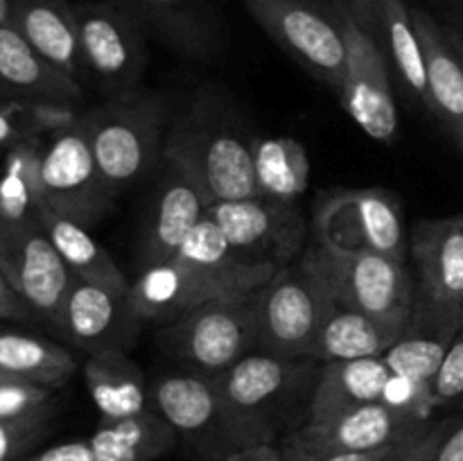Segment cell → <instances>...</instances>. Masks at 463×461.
Listing matches in <instances>:
<instances>
[{"mask_svg":"<svg viewBox=\"0 0 463 461\" xmlns=\"http://www.w3.org/2000/svg\"><path fill=\"white\" fill-rule=\"evenodd\" d=\"M52 407H57V389L21 380L0 384V419H21Z\"/></svg>","mask_w":463,"mask_h":461,"instance_id":"cell-36","label":"cell"},{"mask_svg":"<svg viewBox=\"0 0 463 461\" xmlns=\"http://www.w3.org/2000/svg\"><path fill=\"white\" fill-rule=\"evenodd\" d=\"M256 138L233 99L215 84H206L170 118L163 161L181 167L199 185L208 206L258 197Z\"/></svg>","mask_w":463,"mask_h":461,"instance_id":"cell-1","label":"cell"},{"mask_svg":"<svg viewBox=\"0 0 463 461\" xmlns=\"http://www.w3.org/2000/svg\"><path fill=\"white\" fill-rule=\"evenodd\" d=\"M0 369L21 382L59 389L77 371V360L59 343L39 334L0 328Z\"/></svg>","mask_w":463,"mask_h":461,"instance_id":"cell-31","label":"cell"},{"mask_svg":"<svg viewBox=\"0 0 463 461\" xmlns=\"http://www.w3.org/2000/svg\"><path fill=\"white\" fill-rule=\"evenodd\" d=\"M450 25L463 27V0H437Z\"/></svg>","mask_w":463,"mask_h":461,"instance_id":"cell-45","label":"cell"},{"mask_svg":"<svg viewBox=\"0 0 463 461\" xmlns=\"http://www.w3.org/2000/svg\"><path fill=\"white\" fill-rule=\"evenodd\" d=\"M7 3L9 23L21 32L23 39L63 75L75 80L80 86L89 84L72 0H7Z\"/></svg>","mask_w":463,"mask_h":461,"instance_id":"cell-22","label":"cell"},{"mask_svg":"<svg viewBox=\"0 0 463 461\" xmlns=\"http://www.w3.org/2000/svg\"><path fill=\"white\" fill-rule=\"evenodd\" d=\"M206 215L220 226L235 256L274 269L298 260L310 229L297 203L274 202L260 194L211 203Z\"/></svg>","mask_w":463,"mask_h":461,"instance_id":"cell-13","label":"cell"},{"mask_svg":"<svg viewBox=\"0 0 463 461\" xmlns=\"http://www.w3.org/2000/svg\"><path fill=\"white\" fill-rule=\"evenodd\" d=\"M9 23V3L7 0H0V25Z\"/></svg>","mask_w":463,"mask_h":461,"instance_id":"cell-47","label":"cell"},{"mask_svg":"<svg viewBox=\"0 0 463 461\" xmlns=\"http://www.w3.org/2000/svg\"><path fill=\"white\" fill-rule=\"evenodd\" d=\"M337 12L346 36V71L337 93L344 111L369 138L392 145L401 127L392 90V63L375 32L362 27L342 9Z\"/></svg>","mask_w":463,"mask_h":461,"instance_id":"cell-14","label":"cell"},{"mask_svg":"<svg viewBox=\"0 0 463 461\" xmlns=\"http://www.w3.org/2000/svg\"><path fill=\"white\" fill-rule=\"evenodd\" d=\"M393 373L384 357L326 362L317 378L307 420H326L384 398ZM306 420V423H307Z\"/></svg>","mask_w":463,"mask_h":461,"instance_id":"cell-25","label":"cell"},{"mask_svg":"<svg viewBox=\"0 0 463 461\" xmlns=\"http://www.w3.org/2000/svg\"><path fill=\"white\" fill-rule=\"evenodd\" d=\"M54 414L57 407L21 419H0V461H23L39 450L52 432Z\"/></svg>","mask_w":463,"mask_h":461,"instance_id":"cell-35","label":"cell"},{"mask_svg":"<svg viewBox=\"0 0 463 461\" xmlns=\"http://www.w3.org/2000/svg\"><path fill=\"white\" fill-rule=\"evenodd\" d=\"M80 118L75 104L48 99L0 98V152L30 138H43Z\"/></svg>","mask_w":463,"mask_h":461,"instance_id":"cell-34","label":"cell"},{"mask_svg":"<svg viewBox=\"0 0 463 461\" xmlns=\"http://www.w3.org/2000/svg\"><path fill=\"white\" fill-rule=\"evenodd\" d=\"M95 461H158L179 446L175 428L154 411L99 420L89 437Z\"/></svg>","mask_w":463,"mask_h":461,"instance_id":"cell-27","label":"cell"},{"mask_svg":"<svg viewBox=\"0 0 463 461\" xmlns=\"http://www.w3.org/2000/svg\"><path fill=\"white\" fill-rule=\"evenodd\" d=\"M401 330L373 319L360 310L335 301L321 324L310 357L319 362L362 360L380 357L396 343Z\"/></svg>","mask_w":463,"mask_h":461,"instance_id":"cell-28","label":"cell"},{"mask_svg":"<svg viewBox=\"0 0 463 461\" xmlns=\"http://www.w3.org/2000/svg\"><path fill=\"white\" fill-rule=\"evenodd\" d=\"M428 68V108L463 152V63L428 9L411 7Z\"/></svg>","mask_w":463,"mask_h":461,"instance_id":"cell-24","label":"cell"},{"mask_svg":"<svg viewBox=\"0 0 463 461\" xmlns=\"http://www.w3.org/2000/svg\"><path fill=\"white\" fill-rule=\"evenodd\" d=\"M149 34L194 61L215 59L224 48V21L215 0H131Z\"/></svg>","mask_w":463,"mask_h":461,"instance_id":"cell-20","label":"cell"},{"mask_svg":"<svg viewBox=\"0 0 463 461\" xmlns=\"http://www.w3.org/2000/svg\"><path fill=\"white\" fill-rule=\"evenodd\" d=\"M428 396L432 409L448 407L463 398V325L459 333H457L455 342L448 348L437 375L430 382Z\"/></svg>","mask_w":463,"mask_h":461,"instance_id":"cell-37","label":"cell"},{"mask_svg":"<svg viewBox=\"0 0 463 461\" xmlns=\"http://www.w3.org/2000/svg\"><path fill=\"white\" fill-rule=\"evenodd\" d=\"M441 25H443V34H446L448 43H450V48L455 50V54L463 63V27L450 25V23H441Z\"/></svg>","mask_w":463,"mask_h":461,"instance_id":"cell-46","label":"cell"},{"mask_svg":"<svg viewBox=\"0 0 463 461\" xmlns=\"http://www.w3.org/2000/svg\"><path fill=\"white\" fill-rule=\"evenodd\" d=\"M298 258L342 306L364 312L401 333L414 316L416 283L405 262L317 240Z\"/></svg>","mask_w":463,"mask_h":461,"instance_id":"cell-5","label":"cell"},{"mask_svg":"<svg viewBox=\"0 0 463 461\" xmlns=\"http://www.w3.org/2000/svg\"><path fill=\"white\" fill-rule=\"evenodd\" d=\"M163 170L154 188L149 215L140 238V267L170 260L194 226L206 217L208 202L199 185L181 167L161 161Z\"/></svg>","mask_w":463,"mask_h":461,"instance_id":"cell-19","label":"cell"},{"mask_svg":"<svg viewBox=\"0 0 463 461\" xmlns=\"http://www.w3.org/2000/svg\"><path fill=\"white\" fill-rule=\"evenodd\" d=\"M0 98L77 104L84 86L45 61L12 23L0 25Z\"/></svg>","mask_w":463,"mask_h":461,"instance_id":"cell-23","label":"cell"},{"mask_svg":"<svg viewBox=\"0 0 463 461\" xmlns=\"http://www.w3.org/2000/svg\"><path fill=\"white\" fill-rule=\"evenodd\" d=\"M23 461H95V456L89 438H72V441L39 447Z\"/></svg>","mask_w":463,"mask_h":461,"instance_id":"cell-39","label":"cell"},{"mask_svg":"<svg viewBox=\"0 0 463 461\" xmlns=\"http://www.w3.org/2000/svg\"><path fill=\"white\" fill-rule=\"evenodd\" d=\"M12 380H16V378H12V375H9V373H5V371L0 369V384H5V382H12Z\"/></svg>","mask_w":463,"mask_h":461,"instance_id":"cell-48","label":"cell"},{"mask_svg":"<svg viewBox=\"0 0 463 461\" xmlns=\"http://www.w3.org/2000/svg\"><path fill=\"white\" fill-rule=\"evenodd\" d=\"M461 325L463 310H448L416 301L411 321L396 343L383 355L393 378L430 389V382L437 375Z\"/></svg>","mask_w":463,"mask_h":461,"instance_id":"cell-21","label":"cell"},{"mask_svg":"<svg viewBox=\"0 0 463 461\" xmlns=\"http://www.w3.org/2000/svg\"><path fill=\"white\" fill-rule=\"evenodd\" d=\"M430 428V425H428ZM425 428V429H428ZM423 429V432H425ZM423 432H419L416 437H420ZM416 437L407 438L405 443H398V446H392V447H384V450H378V452H364V455H333V456H319V455H310V452L301 450L298 446H294V443L285 441V438H280V446H283V461H393L398 455H401L402 450H405L407 446H410L411 441H414Z\"/></svg>","mask_w":463,"mask_h":461,"instance_id":"cell-38","label":"cell"},{"mask_svg":"<svg viewBox=\"0 0 463 461\" xmlns=\"http://www.w3.org/2000/svg\"><path fill=\"white\" fill-rule=\"evenodd\" d=\"M253 174L260 197L297 203L310 185V158L292 136H258L253 145Z\"/></svg>","mask_w":463,"mask_h":461,"instance_id":"cell-30","label":"cell"},{"mask_svg":"<svg viewBox=\"0 0 463 461\" xmlns=\"http://www.w3.org/2000/svg\"><path fill=\"white\" fill-rule=\"evenodd\" d=\"M43 138L23 140L3 154V163H0V220L23 221L39 217V206L43 202L39 181Z\"/></svg>","mask_w":463,"mask_h":461,"instance_id":"cell-33","label":"cell"},{"mask_svg":"<svg viewBox=\"0 0 463 461\" xmlns=\"http://www.w3.org/2000/svg\"><path fill=\"white\" fill-rule=\"evenodd\" d=\"M143 324L129 292L118 294L72 276L54 333L90 355L98 351H129Z\"/></svg>","mask_w":463,"mask_h":461,"instance_id":"cell-17","label":"cell"},{"mask_svg":"<svg viewBox=\"0 0 463 461\" xmlns=\"http://www.w3.org/2000/svg\"><path fill=\"white\" fill-rule=\"evenodd\" d=\"M249 16L315 80L339 93L346 71V36L328 0H242Z\"/></svg>","mask_w":463,"mask_h":461,"instance_id":"cell-8","label":"cell"},{"mask_svg":"<svg viewBox=\"0 0 463 461\" xmlns=\"http://www.w3.org/2000/svg\"><path fill=\"white\" fill-rule=\"evenodd\" d=\"M328 3L346 12L351 18H355L362 27L378 34V7H375V0H328Z\"/></svg>","mask_w":463,"mask_h":461,"instance_id":"cell-43","label":"cell"},{"mask_svg":"<svg viewBox=\"0 0 463 461\" xmlns=\"http://www.w3.org/2000/svg\"><path fill=\"white\" fill-rule=\"evenodd\" d=\"M459 217H461V221H463V212H459Z\"/></svg>","mask_w":463,"mask_h":461,"instance_id":"cell-50","label":"cell"},{"mask_svg":"<svg viewBox=\"0 0 463 461\" xmlns=\"http://www.w3.org/2000/svg\"><path fill=\"white\" fill-rule=\"evenodd\" d=\"M39 220L43 224L45 233L50 235L52 244L57 247L61 260L66 262V267L75 278L93 285H102V287L118 294L129 292L131 283L127 280L125 271L118 267V262L113 260L107 247H102L90 235V229L57 215L43 202L39 206Z\"/></svg>","mask_w":463,"mask_h":461,"instance_id":"cell-29","label":"cell"},{"mask_svg":"<svg viewBox=\"0 0 463 461\" xmlns=\"http://www.w3.org/2000/svg\"><path fill=\"white\" fill-rule=\"evenodd\" d=\"M416 301L463 310V221L459 215L425 220L410 238Z\"/></svg>","mask_w":463,"mask_h":461,"instance_id":"cell-18","label":"cell"},{"mask_svg":"<svg viewBox=\"0 0 463 461\" xmlns=\"http://www.w3.org/2000/svg\"><path fill=\"white\" fill-rule=\"evenodd\" d=\"M312 230L317 242L362 249L405 262L410 258L402 208L387 188H337L317 202Z\"/></svg>","mask_w":463,"mask_h":461,"instance_id":"cell-11","label":"cell"},{"mask_svg":"<svg viewBox=\"0 0 463 461\" xmlns=\"http://www.w3.org/2000/svg\"><path fill=\"white\" fill-rule=\"evenodd\" d=\"M39 181L45 206L86 229H93L116 206L118 193L95 161L81 118L45 136Z\"/></svg>","mask_w":463,"mask_h":461,"instance_id":"cell-10","label":"cell"},{"mask_svg":"<svg viewBox=\"0 0 463 461\" xmlns=\"http://www.w3.org/2000/svg\"><path fill=\"white\" fill-rule=\"evenodd\" d=\"M276 271L235 256L220 226L206 215L170 260L140 271L129 296L140 319L165 325L213 298L256 292Z\"/></svg>","mask_w":463,"mask_h":461,"instance_id":"cell-2","label":"cell"},{"mask_svg":"<svg viewBox=\"0 0 463 461\" xmlns=\"http://www.w3.org/2000/svg\"><path fill=\"white\" fill-rule=\"evenodd\" d=\"M430 461H463V414L450 416L446 434Z\"/></svg>","mask_w":463,"mask_h":461,"instance_id":"cell-42","label":"cell"},{"mask_svg":"<svg viewBox=\"0 0 463 461\" xmlns=\"http://www.w3.org/2000/svg\"><path fill=\"white\" fill-rule=\"evenodd\" d=\"M152 400L193 461H220L256 443L279 441L269 423L231 405L213 375H161L152 382Z\"/></svg>","mask_w":463,"mask_h":461,"instance_id":"cell-3","label":"cell"},{"mask_svg":"<svg viewBox=\"0 0 463 461\" xmlns=\"http://www.w3.org/2000/svg\"><path fill=\"white\" fill-rule=\"evenodd\" d=\"M321 366L324 362L315 357H280L256 351L213 378L231 405L280 432L288 425V416H298L301 423L307 420Z\"/></svg>","mask_w":463,"mask_h":461,"instance_id":"cell-9","label":"cell"},{"mask_svg":"<svg viewBox=\"0 0 463 461\" xmlns=\"http://www.w3.org/2000/svg\"><path fill=\"white\" fill-rule=\"evenodd\" d=\"M0 321H21V324L39 321L34 310L23 301L7 278H0Z\"/></svg>","mask_w":463,"mask_h":461,"instance_id":"cell-41","label":"cell"},{"mask_svg":"<svg viewBox=\"0 0 463 461\" xmlns=\"http://www.w3.org/2000/svg\"><path fill=\"white\" fill-rule=\"evenodd\" d=\"M84 382L90 400L98 407L99 420L154 411L152 384L145 371L127 355V351H98L86 357Z\"/></svg>","mask_w":463,"mask_h":461,"instance_id":"cell-26","label":"cell"},{"mask_svg":"<svg viewBox=\"0 0 463 461\" xmlns=\"http://www.w3.org/2000/svg\"><path fill=\"white\" fill-rule=\"evenodd\" d=\"M260 351L280 357H310L335 298L319 276L298 258L258 292Z\"/></svg>","mask_w":463,"mask_h":461,"instance_id":"cell-12","label":"cell"},{"mask_svg":"<svg viewBox=\"0 0 463 461\" xmlns=\"http://www.w3.org/2000/svg\"><path fill=\"white\" fill-rule=\"evenodd\" d=\"M430 423L432 419L428 416L378 400L333 419L307 420L283 438L310 455H364L405 443L407 438L423 432Z\"/></svg>","mask_w":463,"mask_h":461,"instance_id":"cell-16","label":"cell"},{"mask_svg":"<svg viewBox=\"0 0 463 461\" xmlns=\"http://www.w3.org/2000/svg\"><path fill=\"white\" fill-rule=\"evenodd\" d=\"M0 271L39 321L54 330L72 285V274L39 217L23 221L0 220Z\"/></svg>","mask_w":463,"mask_h":461,"instance_id":"cell-15","label":"cell"},{"mask_svg":"<svg viewBox=\"0 0 463 461\" xmlns=\"http://www.w3.org/2000/svg\"><path fill=\"white\" fill-rule=\"evenodd\" d=\"M86 80L104 99L143 89L149 66L147 25L131 0H75Z\"/></svg>","mask_w":463,"mask_h":461,"instance_id":"cell-7","label":"cell"},{"mask_svg":"<svg viewBox=\"0 0 463 461\" xmlns=\"http://www.w3.org/2000/svg\"><path fill=\"white\" fill-rule=\"evenodd\" d=\"M95 161L118 194L131 188L163 161L170 104L156 90H136L104 99L81 113Z\"/></svg>","mask_w":463,"mask_h":461,"instance_id":"cell-4","label":"cell"},{"mask_svg":"<svg viewBox=\"0 0 463 461\" xmlns=\"http://www.w3.org/2000/svg\"><path fill=\"white\" fill-rule=\"evenodd\" d=\"M258 292L229 294L194 307L172 324L161 325L163 351L188 371L220 375L235 362L260 351Z\"/></svg>","mask_w":463,"mask_h":461,"instance_id":"cell-6","label":"cell"},{"mask_svg":"<svg viewBox=\"0 0 463 461\" xmlns=\"http://www.w3.org/2000/svg\"><path fill=\"white\" fill-rule=\"evenodd\" d=\"M448 423H450V416L432 420V423H430V428L425 429L420 437H416L414 441H411L410 446H407L405 450H402L393 461H430L432 459L439 441H441V437L446 434Z\"/></svg>","mask_w":463,"mask_h":461,"instance_id":"cell-40","label":"cell"},{"mask_svg":"<svg viewBox=\"0 0 463 461\" xmlns=\"http://www.w3.org/2000/svg\"><path fill=\"white\" fill-rule=\"evenodd\" d=\"M378 7V39L389 63L414 98L428 107V68L423 45L416 32L411 7L405 0H375Z\"/></svg>","mask_w":463,"mask_h":461,"instance_id":"cell-32","label":"cell"},{"mask_svg":"<svg viewBox=\"0 0 463 461\" xmlns=\"http://www.w3.org/2000/svg\"><path fill=\"white\" fill-rule=\"evenodd\" d=\"M220 461H283V446L279 441H267L233 452Z\"/></svg>","mask_w":463,"mask_h":461,"instance_id":"cell-44","label":"cell"},{"mask_svg":"<svg viewBox=\"0 0 463 461\" xmlns=\"http://www.w3.org/2000/svg\"><path fill=\"white\" fill-rule=\"evenodd\" d=\"M0 278H5V276H3V271H0Z\"/></svg>","mask_w":463,"mask_h":461,"instance_id":"cell-49","label":"cell"}]
</instances>
